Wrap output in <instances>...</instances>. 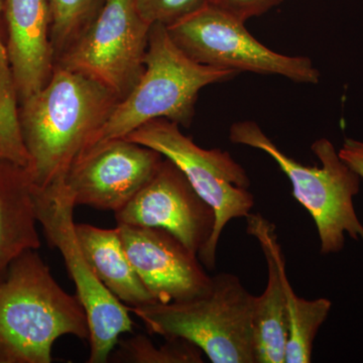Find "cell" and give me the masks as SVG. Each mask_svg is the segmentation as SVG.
<instances>
[{"instance_id": "obj_21", "label": "cell", "mask_w": 363, "mask_h": 363, "mask_svg": "<svg viewBox=\"0 0 363 363\" xmlns=\"http://www.w3.org/2000/svg\"><path fill=\"white\" fill-rule=\"evenodd\" d=\"M138 11L150 25L168 26L204 6L206 0H135Z\"/></svg>"}, {"instance_id": "obj_1", "label": "cell", "mask_w": 363, "mask_h": 363, "mask_svg": "<svg viewBox=\"0 0 363 363\" xmlns=\"http://www.w3.org/2000/svg\"><path fill=\"white\" fill-rule=\"evenodd\" d=\"M119 101L97 81L55 66L47 84L20 104L21 131L30 157L26 171L35 188L65 181Z\"/></svg>"}, {"instance_id": "obj_15", "label": "cell", "mask_w": 363, "mask_h": 363, "mask_svg": "<svg viewBox=\"0 0 363 363\" xmlns=\"http://www.w3.org/2000/svg\"><path fill=\"white\" fill-rule=\"evenodd\" d=\"M35 207V185L28 171L0 160V283L13 260L40 247Z\"/></svg>"}, {"instance_id": "obj_16", "label": "cell", "mask_w": 363, "mask_h": 363, "mask_svg": "<svg viewBox=\"0 0 363 363\" xmlns=\"http://www.w3.org/2000/svg\"><path fill=\"white\" fill-rule=\"evenodd\" d=\"M75 228L86 260L114 297L130 308L157 303L128 259L117 227L79 223Z\"/></svg>"}, {"instance_id": "obj_24", "label": "cell", "mask_w": 363, "mask_h": 363, "mask_svg": "<svg viewBox=\"0 0 363 363\" xmlns=\"http://www.w3.org/2000/svg\"><path fill=\"white\" fill-rule=\"evenodd\" d=\"M4 11V0H0V13Z\"/></svg>"}, {"instance_id": "obj_4", "label": "cell", "mask_w": 363, "mask_h": 363, "mask_svg": "<svg viewBox=\"0 0 363 363\" xmlns=\"http://www.w3.org/2000/svg\"><path fill=\"white\" fill-rule=\"evenodd\" d=\"M255 303L238 276L221 272L199 297L128 308L150 334L186 339L212 363H257Z\"/></svg>"}, {"instance_id": "obj_5", "label": "cell", "mask_w": 363, "mask_h": 363, "mask_svg": "<svg viewBox=\"0 0 363 363\" xmlns=\"http://www.w3.org/2000/svg\"><path fill=\"white\" fill-rule=\"evenodd\" d=\"M229 140L262 150L277 162L292 184L294 197L314 220L322 255L340 252L346 234L363 243V224L353 203L362 178L341 159L330 140L323 138L312 143V152L321 164L310 167L286 155L255 121L233 123Z\"/></svg>"}, {"instance_id": "obj_14", "label": "cell", "mask_w": 363, "mask_h": 363, "mask_svg": "<svg viewBox=\"0 0 363 363\" xmlns=\"http://www.w3.org/2000/svg\"><path fill=\"white\" fill-rule=\"evenodd\" d=\"M247 230L259 241L267 264V284L255 297L253 310L257 363H285L289 319L285 286L286 260L276 226L260 213L247 217Z\"/></svg>"}, {"instance_id": "obj_12", "label": "cell", "mask_w": 363, "mask_h": 363, "mask_svg": "<svg viewBox=\"0 0 363 363\" xmlns=\"http://www.w3.org/2000/svg\"><path fill=\"white\" fill-rule=\"evenodd\" d=\"M124 250L157 303L176 302L208 292L212 277L197 255L159 227L117 224Z\"/></svg>"}, {"instance_id": "obj_11", "label": "cell", "mask_w": 363, "mask_h": 363, "mask_svg": "<svg viewBox=\"0 0 363 363\" xmlns=\"http://www.w3.org/2000/svg\"><path fill=\"white\" fill-rule=\"evenodd\" d=\"M114 214L117 224L164 229L197 255L211 238L216 221L213 208L167 157L152 178Z\"/></svg>"}, {"instance_id": "obj_3", "label": "cell", "mask_w": 363, "mask_h": 363, "mask_svg": "<svg viewBox=\"0 0 363 363\" xmlns=\"http://www.w3.org/2000/svg\"><path fill=\"white\" fill-rule=\"evenodd\" d=\"M238 75L236 71L197 63L174 43L166 26L154 23L142 77L117 104L81 155L100 143L124 138L154 119H168L188 128L194 118L200 91Z\"/></svg>"}, {"instance_id": "obj_7", "label": "cell", "mask_w": 363, "mask_h": 363, "mask_svg": "<svg viewBox=\"0 0 363 363\" xmlns=\"http://www.w3.org/2000/svg\"><path fill=\"white\" fill-rule=\"evenodd\" d=\"M35 207L45 238L61 252L84 308L89 325L88 362H108L119 336L133 331L130 308L107 290L86 260L76 235V205L65 181L45 189L35 187Z\"/></svg>"}, {"instance_id": "obj_22", "label": "cell", "mask_w": 363, "mask_h": 363, "mask_svg": "<svg viewBox=\"0 0 363 363\" xmlns=\"http://www.w3.org/2000/svg\"><path fill=\"white\" fill-rule=\"evenodd\" d=\"M284 0H206L208 4L242 21L257 18L279 6Z\"/></svg>"}, {"instance_id": "obj_17", "label": "cell", "mask_w": 363, "mask_h": 363, "mask_svg": "<svg viewBox=\"0 0 363 363\" xmlns=\"http://www.w3.org/2000/svg\"><path fill=\"white\" fill-rule=\"evenodd\" d=\"M289 333L286 346L285 363H310L318 331L331 311L328 298L307 300L294 292L288 276L285 281Z\"/></svg>"}, {"instance_id": "obj_18", "label": "cell", "mask_w": 363, "mask_h": 363, "mask_svg": "<svg viewBox=\"0 0 363 363\" xmlns=\"http://www.w3.org/2000/svg\"><path fill=\"white\" fill-rule=\"evenodd\" d=\"M0 160L28 168V150L23 142L20 100L14 84L6 45L0 30Z\"/></svg>"}, {"instance_id": "obj_10", "label": "cell", "mask_w": 363, "mask_h": 363, "mask_svg": "<svg viewBox=\"0 0 363 363\" xmlns=\"http://www.w3.org/2000/svg\"><path fill=\"white\" fill-rule=\"evenodd\" d=\"M164 157L140 143L116 138L80 155L65 185L76 206L116 213L152 178Z\"/></svg>"}, {"instance_id": "obj_2", "label": "cell", "mask_w": 363, "mask_h": 363, "mask_svg": "<svg viewBox=\"0 0 363 363\" xmlns=\"http://www.w3.org/2000/svg\"><path fill=\"white\" fill-rule=\"evenodd\" d=\"M66 335L89 338L84 308L38 250H26L0 283V363H51L52 345Z\"/></svg>"}, {"instance_id": "obj_13", "label": "cell", "mask_w": 363, "mask_h": 363, "mask_svg": "<svg viewBox=\"0 0 363 363\" xmlns=\"http://www.w3.org/2000/svg\"><path fill=\"white\" fill-rule=\"evenodd\" d=\"M2 14L7 56L21 104L47 84L56 66L49 0H4Z\"/></svg>"}, {"instance_id": "obj_23", "label": "cell", "mask_w": 363, "mask_h": 363, "mask_svg": "<svg viewBox=\"0 0 363 363\" xmlns=\"http://www.w3.org/2000/svg\"><path fill=\"white\" fill-rule=\"evenodd\" d=\"M339 156L363 180V142L354 138H345L338 150Z\"/></svg>"}, {"instance_id": "obj_6", "label": "cell", "mask_w": 363, "mask_h": 363, "mask_svg": "<svg viewBox=\"0 0 363 363\" xmlns=\"http://www.w3.org/2000/svg\"><path fill=\"white\" fill-rule=\"evenodd\" d=\"M124 138L157 150L175 162L196 192L213 208V233L198 257L207 269H214L224 228L233 219L245 218L255 206V196L250 191L252 182L245 169L225 150L196 145L182 133L180 125L168 119H154Z\"/></svg>"}, {"instance_id": "obj_9", "label": "cell", "mask_w": 363, "mask_h": 363, "mask_svg": "<svg viewBox=\"0 0 363 363\" xmlns=\"http://www.w3.org/2000/svg\"><path fill=\"white\" fill-rule=\"evenodd\" d=\"M152 26L135 0H104L94 20L56 60V66L97 81L123 100L145 71Z\"/></svg>"}, {"instance_id": "obj_19", "label": "cell", "mask_w": 363, "mask_h": 363, "mask_svg": "<svg viewBox=\"0 0 363 363\" xmlns=\"http://www.w3.org/2000/svg\"><path fill=\"white\" fill-rule=\"evenodd\" d=\"M157 347L150 338L136 334L119 340L108 362L116 363H203L204 352L194 343L180 337H168Z\"/></svg>"}, {"instance_id": "obj_20", "label": "cell", "mask_w": 363, "mask_h": 363, "mask_svg": "<svg viewBox=\"0 0 363 363\" xmlns=\"http://www.w3.org/2000/svg\"><path fill=\"white\" fill-rule=\"evenodd\" d=\"M104 0H49L51 43L58 59L94 20Z\"/></svg>"}, {"instance_id": "obj_8", "label": "cell", "mask_w": 363, "mask_h": 363, "mask_svg": "<svg viewBox=\"0 0 363 363\" xmlns=\"http://www.w3.org/2000/svg\"><path fill=\"white\" fill-rule=\"evenodd\" d=\"M167 30L182 51L203 65L281 76L302 84H318L321 77L307 57L272 51L248 32L245 21L208 2Z\"/></svg>"}]
</instances>
